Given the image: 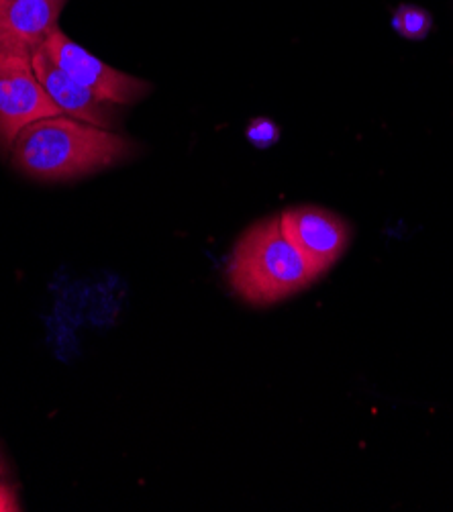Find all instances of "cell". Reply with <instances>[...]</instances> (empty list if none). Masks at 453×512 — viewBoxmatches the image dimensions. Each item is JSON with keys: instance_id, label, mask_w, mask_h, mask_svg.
Wrapping results in <instances>:
<instances>
[{"instance_id": "cell-4", "label": "cell", "mask_w": 453, "mask_h": 512, "mask_svg": "<svg viewBox=\"0 0 453 512\" xmlns=\"http://www.w3.org/2000/svg\"><path fill=\"white\" fill-rule=\"evenodd\" d=\"M39 49L96 98L111 102L115 107L133 105V102L141 100L149 92V82L98 60L88 49L72 41L60 27L47 35Z\"/></svg>"}, {"instance_id": "cell-11", "label": "cell", "mask_w": 453, "mask_h": 512, "mask_svg": "<svg viewBox=\"0 0 453 512\" xmlns=\"http://www.w3.org/2000/svg\"><path fill=\"white\" fill-rule=\"evenodd\" d=\"M5 474V470H3V464H0V476H3Z\"/></svg>"}, {"instance_id": "cell-1", "label": "cell", "mask_w": 453, "mask_h": 512, "mask_svg": "<svg viewBox=\"0 0 453 512\" xmlns=\"http://www.w3.org/2000/svg\"><path fill=\"white\" fill-rule=\"evenodd\" d=\"M137 145L113 129L66 115L25 127L15 139L13 166L39 182H68L129 160Z\"/></svg>"}, {"instance_id": "cell-12", "label": "cell", "mask_w": 453, "mask_h": 512, "mask_svg": "<svg viewBox=\"0 0 453 512\" xmlns=\"http://www.w3.org/2000/svg\"><path fill=\"white\" fill-rule=\"evenodd\" d=\"M7 3V0H0V9H3V5Z\"/></svg>"}, {"instance_id": "cell-3", "label": "cell", "mask_w": 453, "mask_h": 512, "mask_svg": "<svg viewBox=\"0 0 453 512\" xmlns=\"http://www.w3.org/2000/svg\"><path fill=\"white\" fill-rule=\"evenodd\" d=\"M33 54L0 47V149L9 151L31 123L62 111L43 90L31 62Z\"/></svg>"}, {"instance_id": "cell-5", "label": "cell", "mask_w": 453, "mask_h": 512, "mask_svg": "<svg viewBox=\"0 0 453 512\" xmlns=\"http://www.w3.org/2000/svg\"><path fill=\"white\" fill-rule=\"evenodd\" d=\"M280 227L315 280L343 258L351 241L349 223L319 207H294L284 211L280 215Z\"/></svg>"}, {"instance_id": "cell-7", "label": "cell", "mask_w": 453, "mask_h": 512, "mask_svg": "<svg viewBox=\"0 0 453 512\" xmlns=\"http://www.w3.org/2000/svg\"><path fill=\"white\" fill-rule=\"evenodd\" d=\"M68 0H7L0 9V47L37 51L60 21Z\"/></svg>"}, {"instance_id": "cell-8", "label": "cell", "mask_w": 453, "mask_h": 512, "mask_svg": "<svg viewBox=\"0 0 453 512\" xmlns=\"http://www.w3.org/2000/svg\"><path fill=\"white\" fill-rule=\"evenodd\" d=\"M392 27L400 37L421 41L433 29V17L423 7L400 5L392 15Z\"/></svg>"}, {"instance_id": "cell-6", "label": "cell", "mask_w": 453, "mask_h": 512, "mask_svg": "<svg viewBox=\"0 0 453 512\" xmlns=\"http://www.w3.org/2000/svg\"><path fill=\"white\" fill-rule=\"evenodd\" d=\"M31 62L43 90L54 100V105L62 111V115L103 129H113L117 123L115 105L96 98L90 90L60 70L41 49L33 51Z\"/></svg>"}, {"instance_id": "cell-2", "label": "cell", "mask_w": 453, "mask_h": 512, "mask_svg": "<svg viewBox=\"0 0 453 512\" xmlns=\"http://www.w3.org/2000/svg\"><path fill=\"white\" fill-rule=\"evenodd\" d=\"M227 282L241 300L268 306L305 290L315 278L274 215L239 237L227 262Z\"/></svg>"}, {"instance_id": "cell-10", "label": "cell", "mask_w": 453, "mask_h": 512, "mask_svg": "<svg viewBox=\"0 0 453 512\" xmlns=\"http://www.w3.org/2000/svg\"><path fill=\"white\" fill-rule=\"evenodd\" d=\"M13 510H19L15 492L0 482V512H13Z\"/></svg>"}, {"instance_id": "cell-9", "label": "cell", "mask_w": 453, "mask_h": 512, "mask_svg": "<svg viewBox=\"0 0 453 512\" xmlns=\"http://www.w3.org/2000/svg\"><path fill=\"white\" fill-rule=\"evenodd\" d=\"M247 137L256 147L264 149V147H270V145H274L278 141L280 131H278V127L272 121L256 119L254 123L247 127Z\"/></svg>"}]
</instances>
